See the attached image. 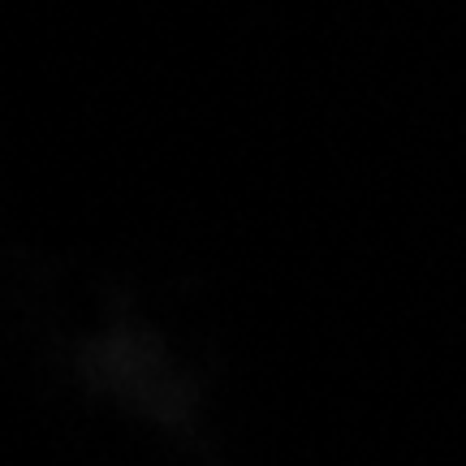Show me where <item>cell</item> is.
Listing matches in <instances>:
<instances>
[]
</instances>
